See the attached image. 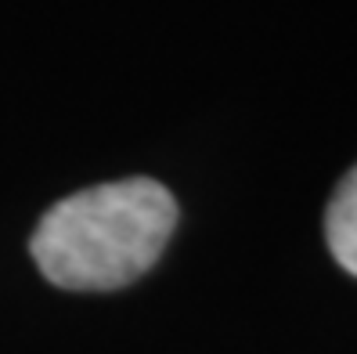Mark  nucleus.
I'll use <instances>...</instances> for the list:
<instances>
[{"label": "nucleus", "mask_w": 357, "mask_h": 354, "mask_svg": "<svg viewBox=\"0 0 357 354\" xmlns=\"http://www.w3.org/2000/svg\"><path fill=\"white\" fill-rule=\"evenodd\" d=\"M174 228L177 199L159 181H105L54 202L36 224L29 253L47 282L105 293L149 272Z\"/></svg>", "instance_id": "nucleus-1"}, {"label": "nucleus", "mask_w": 357, "mask_h": 354, "mask_svg": "<svg viewBox=\"0 0 357 354\" xmlns=\"http://www.w3.org/2000/svg\"><path fill=\"white\" fill-rule=\"evenodd\" d=\"M325 239L340 267L357 279V166H350L347 177L335 184V192L328 199Z\"/></svg>", "instance_id": "nucleus-2"}]
</instances>
